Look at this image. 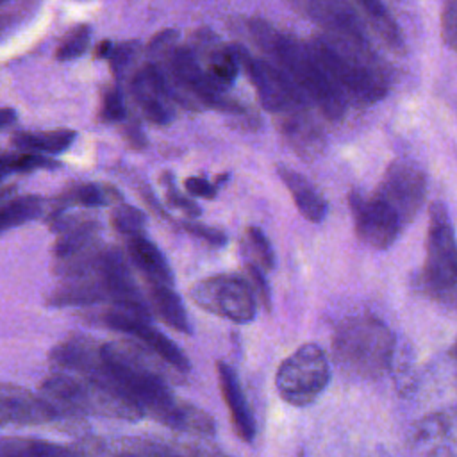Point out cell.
<instances>
[{
    "mask_svg": "<svg viewBox=\"0 0 457 457\" xmlns=\"http://www.w3.org/2000/svg\"><path fill=\"white\" fill-rule=\"evenodd\" d=\"M346 100L370 105L387 95L389 77L370 41L318 36L309 43Z\"/></svg>",
    "mask_w": 457,
    "mask_h": 457,
    "instance_id": "cell-1",
    "label": "cell"
},
{
    "mask_svg": "<svg viewBox=\"0 0 457 457\" xmlns=\"http://www.w3.org/2000/svg\"><path fill=\"white\" fill-rule=\"evenodd\" d=\"M252 32L264 50L275 57L278 68L286 71L305 100H311L328 120H339L345 114L348 100L309 45L278 34L262 21H253Z\"/></svg>",
    "mask_w": 457,
    "mask_h": 457,
    "instance_id": "cell-2",
    "label": "cell"
},
{
    "mask_svg": "<svg viewBox=\"0 0 457 457\" xmlns=\"http://www.w3.org/2000/svg\"><path fill=\"white\" fill-rule=\"evenodd\" d=\"M39 393L54 405L61 420L100 416L136 421L143 418L141 409L123 391L59 368L41 380Z\"/></svg>",
    "mask_w": 457,
    "mask_h": 457,
    "instance_id": "cell-3",
    "label": "cell"
},
{
    "mask_svg": "<svg viewBox=\"0 0 457 457\" xmlns=\"http://www.w3.org/2000/svg\"><path fill=\"white\" fill-rule=\"evenodd\" d=\"M395 337L384 321L362 314L345 320L334 332L336 364L357 378H377L393 364Z\"/></svg>",
    "mask_w": 457,
    "mask_h": 457,
    "instance_id": "cell-4",
    "label": "cell"
},
{
    "mask_svg": "<svg viewBox=\"0 0 457 457\" xmlns=\"http://www.w3.org/2000/svg\"><path fill=\"white\" fill-rule=\"evenodd\" d=\"M330 382V364L316 343H305L287 355L275 375L280 398L295 407L316 402Z\"/></svg>",
    "mask_w": 457,
    "mask_h": 457,
    "instance_id": "cell-5",
    "label": "cell"
},
{
    "mask_svg": "<svg viewBox=\"0 0 457 457\" xmlns=\"http://www.w3.org/2000/svg\"><path fill=\"white\" fill-rule=\"evenodd\" d=\"M252 286L232 273H218L196 280L189 298L200 309L234 323H250L257 314V296Z\"/></svg>",
    "mask_w": 457,
    "mask_h": 457,
    "instance_id": "cell-6",
    "label": "cell"
},
{
    "mask_svg": "<svg viewBox=\"0 0 457 457\" xmlns=\"http://www.w3.org/2000/svg\"><path fill=\"white\" fill-rule=\"evenodd\" d=\"M425 248L423 286L432 293L452 291L457 286V239L450 216L441 202L430 205Z\"/></svg>",
    "mask_w": 457,
    "mask_h": 457,
    "instance_id": "cell-7",
    "label": "cell"
},
{
    "mask_svg": "<svg viewBox=\"0 0 457 457\" xmlns=\"http://www.w3.org/2000/svg\"><path fill=\"white\" fill-rule=\"evenodd\" d=\"M239 64L252 80L264 109L273 112H289L305 104V96L286 75V71L268 61L252 57L245 48H232Z\"/></svg>",
    "mask_w": 457,
    "mask_h": 457,
    "instance_id": "cell-8",
    "label": "cell"
},
{
    "mask_svg": "<svg viewBox=\"0 0 457 457\" xmlns=\"http://www.w3.org/2000/svg\"><path fill=\"white\" fill-rule=\"evenodd\" d=\"M148 320V316H141L137 312L120 307H112L98 314L100 325L130 336L134 341H137L139 345L159 355L162 361H166L179 373H186L189 370V359L182 353L175 341L166 337Z\"/></svg>",
    "mask_w": 457,
    "mask_h": 457,
    "instance_id": "cell-9",
    "label": "cell"
},
{
    "mask_svg": "<svg viewBox=\"0 0 457 457\" xmlns=\"http://www.w3.org/2000/svg\"><path fill=\"white\" fill-rule=\"evenodd\" d=\"M348 204L355 232L366 245L377 250H386L396 241L403 228V221L377 193L366 198L359 191H352Z\"/></svg>",
    "mask_w": 457,
    "mask_h": 457,
    "instance_id": "cell-10",
    "label": "cell"
},
{
    "mask_svg": "<svg viewBox=\"0 0 457 457\" xmlns=\"http://www.w3.org/2000/svg\"><path fill=\"white\" fill-rule=\"evenodd\" d=\"M427 193V179L423 170L405 159L393 161L377 189V195L386 200L405 223L412 221L423 205Z\"/></svg>",
    "mask_w": 457,
    "mask_h": 457,
    "instance_id": "cell-11",
    "label": "cell"
},
{
    "mask_svg": "<svg viewBox=\"0 0 457 457\" xmlns=\"http://www.w3.org/2000/svg\"><path fill=\"white\" fill-rule=\"evenodd\" d=\"M130 89L137 107L148 121L166 125L173 120L171 102L175 100V95L166 71H162L159 64H146L136 73Z\"/></svg>",
    "mask_w": 457,
    "mask_h": 457,
    "instance_id": "cell-12",
    "label": "cell"
},
{
    "mask_svg": "<svg viewBox=\"0 0 457 457\" xmlns=\"http://www.w3.org/2000/svg\"><path fill=\"white\" fill-rule=\"evenodd\" d=\"M61 420L54 405L39 393L4 382L0 387V421L7 425H45Z\"/></svg>",
    "mask_w": 457,
    "mask_h": 457,
    "instance_id": "cell-13",
    "label": "cell"
},
{
    "mask_svg": "<svg viewBox=\"0 0 457 457\" xmlns=\"http://www.w3.org/2000/svg\"><path fill=\"white\" fill-rule=\"evenodd\" d=\"M411 443L423 457H457V407L420 420L411 432Z\"/></svg>",
    "mask_w": 457,
    "mask_h": 457,
    "instance_id": "cell-14",
    "label": "cell"
},
{
    "mask_svg": "<svg viewBox=\"0 0 457 457\" xmlns=\"http://www.w3.org/2000/svg\"><path fill=\"white\" fill-rule=\"evenodd\" d=\"M307 11L327 36L352 41H370L362 20L346 0H309Z\"/></svg>",
    "mask_w": 457,
    "mask_h": 457,
    "instance_id": "cell-15",
    "label": "cell"
},
{
    "mask_svg": "<svg viewBox=\"0 0 457 457\" xmlns=\"http://www.w3.org/2000/svg\"><path fill=\"white\" fill-rule=\"evenodd\" d=\"M216 373H218L220 391L237 437L243 439L245 443H252L255 437V421L236 371L227 362L218 361Z\"/></svg>",
    "mask_w": 457,
    "mask_h": 457,
    "instance_id": "cell-16",
    "label": "cell"
},
{
    "mask_svg": "<svg viewBox=\"0 0 457 457\" xmlns=\"http://www.w3.org/2000/svg\"><path fill=\"white\" fill-rule=\"evenodd\" d=\"M102 302H109V295L96 268L84 275L64 277L62 282L54 287L46 298L50 307H86Z\"/></svg>",
    "mask_w": 457,
    "mask_h": 457,
    "instance_id": "cell-17",
    "label": "cell"
},
{
    "mask_svg": "<svg viewBox=\"0 0 457 457\" xmlns=\"http://www.w3.org/2000/svg\"><path fill=\"white\" fill-rule=\"evenodd\" d=\"M125 248L129 261L139 270L148 284H173V271L164 253L145 234L129 236Z\"/></svg>",
    "mask_w": 457,
    "mask_h": 457,
    "instance_id": "cell-18",
    "label": "cell"
},
{
    "mask_svg": "<svg viewBox=\"0 0 457 457\" xmlns=\"http://www.w3.org/2000/svg\"><path fill=\"white\" fill-rule=\"evenodd\" d=\"M278 177L289 189L291 198L300 214L311 223H321L327 216L328 205L325 198L320 195V191L303 175L291 168L278 166Z\"/></svg>",
    "mask_w": 457,
    "mask_h": 457,
    "instance_id": "cell-19",
    "label": "cell"
},
{
    "mask_svg": "<svg viewBox=\"0 0 457 457\" xmlns=\"http://www.w3.org/2000/svg\"><path fill=\"white\" fill-rule=\"evenodd\" d=\"M148 303L152 312L173 330L182 334L193 332L186 307L171 286L148 284Z\"/></svg>",
    "mask_w": 457,
    "mask_h": 457,
    "instance_id": "cell-20",
    "label": "cell"
},
{
    "mask_svg": "<svg viewBox=\"0 0 457 457\" xmlns=\"http://www.w3.org/2000/svg\"><path fill=\"white\" fill-rule=\"evenodd\" d=\"M0 457H82L77 445H61L37 437L5 436L0 443Z\"/></svg>",
    "mask_w": 457,
    "mask_h": 457,
    "instance_id": "cell-21",
    "label": "cell"
},
{
    "mask_svg": "<svg viewBox=\"0 0 457 457\" xmlns=\"http://www.w3.org/2000/svg\"><path fill=\"white\" fill-rule=\"evenodd\" d=\"M114 202H121V195L112 186L86 182V184H77V186L70 187L68 191H64L55 200V205L50 209V212L66 211L70 205L100 207V205H109Z\"/></svg>",
    "mask_w": 457,
    "mask_h": 457,
    "instance_id": "cell-22",
    "label": "cell"
},
{
    "mask_svg": "<svg viewBox=\"0 0 457 457\" xmlns=\"http://www.w3.org/2000/svg\"><path fill=\"white\" fill-rule=\"evenodd\" d=\"M77 134L70 129H55L45 132H16L12 145L23 152L34 154H61L71 146Z\"/></svg>",
    "mask_w": 457,
    "mask_h": 457,
    "instance_id": "cell-23",
    "label": "cell"
},
{
    "mask_svg": "<svg viewBox=\"0 0 457 457\" xmlns=\"http://www.w3.org/2000/svg\"><path fill=\"white\" fill-rule=\"evenodd\" d=\"M45 211V200L39 195H21L2 202L0 230L7 232L27 221L39 218Z\"/></svg>",
    "mask_w": 457,
    "mask_h": 457,
    "instance_id": "cell-24",
    "label": "cell"
},
{
    "mask_svg": "<svg viewBox=\"0 0 457 457\" xmlns=\"http://www.w3.org/2000/svg\"><path fill=\"white\" fill-rule=\"evenodd\" d=\"M353 4L364 12L368 21L373 25L377 34L395 50H400L403 41L402 34L395 23V20L389 16L387 9L380 0H353Z\"/></svg>",
    "mask_w": 457,
    "mask_h": 457,
    "instance_id": "cell-25",
    "label": "cell"
},
{
    "mask_svg": "<svg viewBox=\"0 0 457 457\" xmlns=\"http://www.w3.org/2000/svg\"><path fill=\"white\" fill-rule=\"evenodd\" d=\"M207 75L223 91L234 82L239 71V61L232 48H211L207 52Z\"/></svg>",
    "mask_w": 457,
    "mask_h": 457,
    "instance_id": "cell-26",
    "label": "cell"
},
{
    "mask_svg": "<svg viewBox=\"0 0 457 457\" xmlns=\"http://www.w3.org/2000/svg\"><path fill=\"white\" fill-rule=\"evenodd\" d=\"M2 175L7 177L9 173L20 171H34V170H54L59 166L57 161L45 157L43 154H34V152H21V154H11L4 152L2 154Z\"/></svg>",
    "mask_w": 457,
    "mask_h": 457,
    "instance_id": "cell-27",
    "label": "cell"
},
{
    "mask_svg": "<svg viewBox=\"0 0 457 457\" xmlns=\"http://www.w3.org/2000/svg\"><path fill=\"white\" fill-rule=\"evenodd\" d=\"M111 223H112L116 232L129 237V236L143 234L145 225H146V218H145V212L141 209L120 202L118 205H114V211L111 214Z\"/></svg>",
    "mask_w": 457,
    "mask_h": 457,
    "instance_id": "cell-28",
    "label": "cell"
},
{
    "mask_svg": "<svg viewBox=\"0 0 457 457\" xmlns=\"http://www.w3.org/2000/svg\"><path fill=\"white\" fill-rule=\"evenodd\" d=\"M89 39H91V29L87 25L75 27L62 37L61 45L57 46V52H55L57 59L70 61V59L80 57L87 50Z\"/></svg>",
    "mask_w": 457,
    "mask_h": 457,
    "instance_id": "cell-29",
    "label": "cell"
},
{
    "mask_svg": "<svg viewBox=\"0 0 457 457\" xmlns=\"http://www.w3.org/2000/svg\"><path fill=\"white\" fill-rule=\"evenodd\" d=\"M246 237H248V245H250L255 259L261 262V266L266 270H273L277 259H275V252H273L271 243L266 237V234L259 227H248Z\"/></svg>",
    "mask_w": 457,
    "mask_h": 457,
    "instance_id": "cell-30",
    "label": "cell"
},
{
    "mask_svg": "<svg viewBox=\"0 0 457 457\" xmlns=\"http://www.w3.org/2000/svg\"><path fill=\"white\" fill-rule=\"evenodd\" d=\"M162 184H164V187H166V198H168V204H170L171 207L180 209L182 212H186V214L191 216V218L200 216V207H198L193 200H189L186 195H182V193L177 189L175 180H173V175L164 173V175H162Z\"/></svg>",
    "mask_w": 457,
    "mask_h": 457,
    "instance_id": "cell-31",
    "label": "cell"
},
{
    "mask_svg": "<svg viewBox=\"0 0 457 457\" xmlns=\"http://www.w3.org/2000/svg\"><path fill=\"white\" fill-rule=\"evenodd\" d=\"M182 227L191 236L205 241L211 246H223L227 243V234L220 228L211 227V225H205V223H200V221H184Z\"/></svg>",
    "mask_w": 457,
    "mask_h": 457,
    "instance_id": "cell-32",
    "label": "cell"
},
{
    "mask_svg": "<svg viewBox=\"0 0 457 457\" xmlns=\"http://www.w3.org/2000/svg\"><path fill=\"white\" fill-rule=\"evenodd\" d=\"M127 118V107L120 89H111L104 95L102 104V120L105 121H121Z\"/></svg>",
    "mask_w": 457,
    "mask_h": 457,
    "instance_id": "cell-33",
    "label": "cell"
},
{
    "mask_svg": "<svg viewBox=\"0 0 457 457\" xmlns=\"http://www.w3.org/2000/svg\"><path fill=\"white\" fill-rule=\"evenodd\" d=\"M246 271H248V277L252 280V286L255 289V295H257V300L262 303L264 309H270L271 305V298H270V286L262 275V270H261V264H255L252 261H246Z\"/></svg>",
    "mask_w": 457,
    "mask_h": 457,
    "instance_id": "cell-34",
    "label": "cell"
},
{
    "mask_svg": "<svg viewBox=\"0 0 457 457\" xmlns=\"http://www.w3.org/2000/svg\"><path fill=\"white\" fill-rule=\"evenodd\" d=\"M443 37L448 46L457 50V0H450L443 11Z\"/></svg>",
    "mask_w": 457,
    "mask_h": 457,
    "instance_id": "cell-35",
    "label": "cell"
},
{
    "mask_svg": "<svg viewBox=\"0 0 457 457\" xmlns=\"http://www.w3.org/2000/svg\"><path fill=\"white\" fill-rule=\"evenodd\" d=\"M136 45L134 43H125V45H120L112 50L111 54V68H112V73L116 75H121L125 71V68L132 62L134 55H136Z\"/></svg>",
    "mask_w": 457,
    "mask_h": 457,
    "instance_id": "cell-36",
    "label": "cell"
},
{
    "mask_svg": "<svg viewBox=\"0 0 457 457\" xmlns=\"http://www.w3.org/2000/svg\"><path fill=\"white\" fill-rule=\"evenodd\" d=\"M184 187L193 196H200V198H214L216 196V184H211L207 179H202V177L186 179Z\"/></svg>",
    "mask_w": 457,
    "mask_h": 457,
    "instance_id": "cell-37",
    "label": "cell"
},
{
    "mask_svg": "<svg viewBox=\"0 0 457 457\" xmlns=\"http://www.w3.org/2000/svg\"><path fill=\"white\" fill-rule=\"evenodd\" d=\"M125 137H127V141H129L132 146H136V148H143V146H145V136H143V132L139 130V127H136V125L125 127Z\"/></svg>",
    "mask_w": 457,
    "mask_h": 457,
    "instance_id": "cell-38",
    "label": "cell"
},
{
    "mask_svg": "<svg viewBox=\"0 0 457 457\" xmlns=\"http://www.w3.org/2000/svg\"><path fill=\"white\" fill-rule=\"evenodd\" d=\"M112 50H114L112 43H111L109 39H104V41H102V43L96 46L95 54H96V57H111Z\"/></svg>",
    "mask_w": 457,
    "mask_h": 457,
    "instance_id": "cell-39",
    "label": "cell"
},
{
    "mask_svg": "<svg viewBox=\"0 0 457 457\" xmlns=\"http://www.w3.org/2000/svg\"><path fill=\"white\" fill-rule=\"evenodd\" d=\"M0 116H2V127H4V129L9 127V125L16 120V112H14L12 109H9V107H4L2 112H0Z\"/></svg>",
    "mask_w": 457,
    "mask_h": 457,
    "instance_id": "cell-40",
    "label": "cell"
},
{
    "mask_svg": "<svg viewBox=\"0 0 457 457\" xmlns=\"http://www.w3.org/2000/svg\"><path fill=\"white\" fill-rule=\"evenodd\" d=\"M448 293H452V295H448V302L457 305V291H448Z\"/></svg>",
    "mask_w": 457,
    "mask_h": 457,
    "instance_id": "cell-41",
    "label": "cell"
},
{
    "mask_svg": "<svg viewBox=\"0 0 457 457\" xmlns=\"http://www.w3.org/2000/svg\"><path fill=\"white\" fill-rule=\"evenodd\" d=\"M453 357H455V361H457V343H455V346H453Z\"/></svg>",
    "mask_w": 457,
    "mask_h": 457,
    "instance_id": "cell-42",
    "label": "cell"
},
{
    "mask_svg": "<svg viewBox=\"0 0 457 457\" xmlns=\"http://www.w3.org/2000/svg\"><path fill=\"white\" fill-rule=\"evenodd\" d=\"M2 2H4V4H7V2H9V0H2Z\"/></svg>",
    "mask_w": 457,
    "mask_h": 457,
    "instance_id": "cell-43",
    "label": "cell"
}]
</instances>
